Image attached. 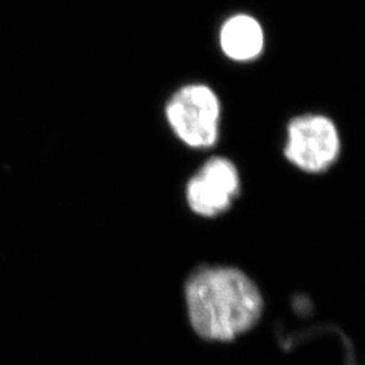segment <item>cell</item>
Segmentation results:
<instances>
[{
  "label": "cell",
  "instance_id": "obj_1",
  "mask_svg": "<svg viewBox=\"0 0 365 365\" xmlns=\"http://www.w3.org/2000/svg\"><path fill=\"white\" fill-rule=\"evenodd\" d=\"M185 306L196 334L232 341L255 327L262 314L260 289L235 267H200L185 282Z\"/></svg>",
  "mask_w": 365,
  "mask_h": 365
},
{
  "label": "cell",
  "instance_id": "obj_2",
  "mask_svg": "<svg viewBox=\"0 0 365 365\" xmlns=\"http://www.w3.org/2000/svg\"><path fill=\"white\" fill-rule=\"evenodd\" d=\"M221 101L207 84L191 83L173 92L164 108L170 130L194 149L214 146L220 135Z\"/></svg>",
  "mask_w": 365,
  "mask_h": 365
},
{
  "label": "cell",
  "instance_id": "obj_3",
  "mask_svg": "<svg viewBox=\"0 0 365 365\" xmlns=\"http://www.w3.org/2000/svg\"><path fill=\"white\" fill-rule=\"evenodd\" d=\"M341 153V137L336 123L322 114H302L287 126L284 156L307 173L329 170Z\"/></svg>",
  "mask_w": 365,
  "mask_h": 365
},
{
  "label": "cell",
  "instance_id": "obj_4",
  "mask_svg": "<svg viewBox=\"0 0 365 365\" xmlns=\"http://www.w3.org/2000/svg\"><path fill=\"white\" fill-rule=\"evenodd\" d=\"M240 191L235 164L225 157H212L187 182L185 196L191 210L200 217H217L233 203Z\"/></svg>",
  "mask_w": 365,
  "mask_h": 365
},
{
  "label": "cell",
  "instance_id": "obj_5",
  "mask_svg": "<svg viewBox=\"0 0 365 365\" xmlns=\"http://www.w3.org/2000/svg\"><path fill=\"white\" fill-rule=\"evenodd\" d=\"M222 53L235 63L257 60L265 48V33L257 18L247 13L229 16L218 34Z\"/></svg>",
  "mask_w": 365,
  "mask_h": 365
}]
</instances>
